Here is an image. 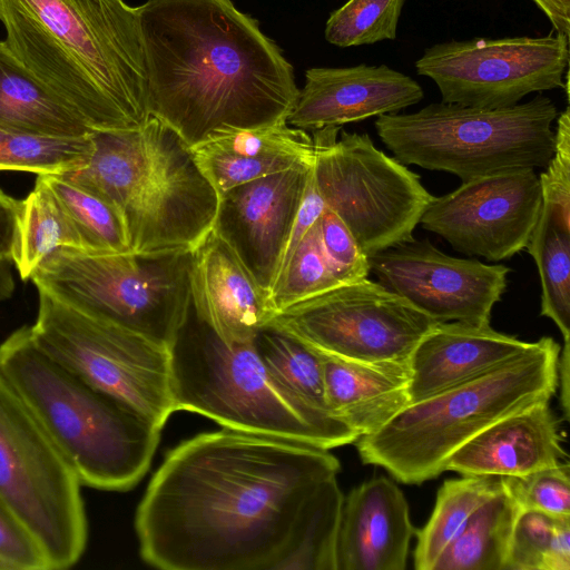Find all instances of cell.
Instances as JSON below:
<instances>
[{
    "label": "cell",
    "mask_w": 570,
    "mask_h": 570,
    "mask_svg": "<svg viewBox=\"0 0 570 570\" xmlns=\"http://www.w3.org/2000/svg\"><path fill=\"white\" fill-rule=\"evenodd\" d=\"M338 471L316 446L198 434L167 453L137 507L140 557L164 570H272L307 500Z\"/></svg>",
    "instance_id": "1"
},
{
    "label": "cell",
    "mask_w": 570,
    "mask_h": 570,
    "mask_svg": "<svg viewBox=\"0 0 570 570\" xmlns=\"http://www.w3.org/2000/svg\"><path fill=\"white\" fill-rule=\"evenodd\" d=\"M138 12L149 116L190 148L286 121L299 92L293 67L230 0H147Z\"/></svg>",
    "instance_id": "2"
},
{
    "label": "cell",
    "mask_w": 570,
    "mask_h": 570,
    "mask_svg": "<svg viewBox=\"0 0 570 570\" xmlns=\"http://www.w3.org/2000/svg\"><path fill=\"white\" fill-rule=\"evenodd\" d=\"M13 56L92 130L149 119L138 7L124 0H0Z\"/></svg>",
    "instance_id": "3"
},
{
    "label": "cell",
    "mask_w": 570,
    "mask_h": 570,
    "mask_svg": "<svg viewBox=\"0 0 570 570\" xmlns=\"http://www.w3.org/2000/svg\"><path fill=\"white\" fill-rule=\"evenodd\" d=\"M90 138L89 160L59 176L119 214L130 252L193 250L212 232L219 195L171 127L150 116L139 128Z\"/></svg>",
    "instance_id": "4"
},
{
    "label": "cell",
    "mask_w": 570,
    "mask_h": 570,
    "mask_svg": "<svg viewBox=\"0 0 570 570\" xmlns=\"http://www.w3.org/2000/svg\"><path fill=\"white\" fill-rule=\"evenodd\" d=\"M0 368L81 485L127 491L142 479L161 429L49 355L30 326L0 344Z\"/></svg>",
    "instance_id": "5"
},
{
    "label": "cell",
    "mask_w": 570,
    "mask_h": 570,
    "mask_svg": "<svg viewBox=\"0 0 570 570\" xmlns=\"http://www.w3.org/2000/svg\"><path fill=\"white\" fill-rule=\"evenodd\" d=\"M560 351L552 337H541L498 367L410 403L379 431L357 439L362 461L404 484L436 478L449 458L489 425L550 401Z\"/></svg>",
    "instance_id": "6"
},
{
    "label": "cell",
    "mask_w": 570,
    "mask_h": 570,
    "mask_svg": "<svg viewBox=\"0 0 570 570\" xmlns=\"http://www.w3.org/2000/svg\"><path fill=\"white\" fill-rule=\"evenodd\" d=\"M556 104L537 95L488 109L433 102L374 121L381 141L403 165L458 176L462 183L515 168H546L554 153Z\"/></svg>",
    "instance_id": "7"
},
{
    "label": "cell",
    "mask_w": 570,
    "mask_h": 570,
    "mask_svg": "<svg viewBox=\"0 0 570 570\" xmlns=\"http://www.w3.org/2000/svg\"><path fill=\"white\" fill-rule=\"evenodd\" d=\"M193 250L91 253L61 247L30 279L65 304L169 350L191 311Z\"/></svg>",
    "instance_id": "8"
},
{
    "label": "cell",
    "mask_w": 570,
    "mask_h": 570,
    "mask_svg": "<svg viewBox=\"0 0 570 570\" xmlns=\"http://www.w3.org/2000/svg\"><path fill=\"white\" fill-rule=\"evenodd\" d=\"M169 356L175 412L198 413L228 430L330 450L324 436L275 389L254 341L227 344L190 311Z\"/></svg>",
    "instance_id": "9"
},
{
    "label": "cell",
    "mask_w": 570,
    "mask_h": 570,
    "mask_svg": "<svg viewBox=\"0 0 570 570\" xmlns=\"http://www.w3.org/2000/svg\"><path fill=\"white\" fill-rule=\"evenodd\" d=\"M75 471L0 368V501L41 547L49 570L75 566L88 522Z\"/></svg>",
    "instance_id": "10"
},
{
    "label": "cell",
    "mask_w": 570,
    "mask_h": 570,
    "mask_svg": "<svg viewBox=\"0 0 570 570\" xmlns=\"http://www.w3.org/2000/svg\"><path fill=\"white\" fill-rule=\"evenodd\" d=\"M313 131V176L327 208L370 257L412 239L432 199L420 176L377 149L368 134Z\"/></svg>",
    "instance_id": "11"
},
{
    "label": "cell",
    "mask_w": 570,
    "mask_h": 570,
    "mask_svg": "<svg viewBox=\"0 0 570 570\" xmlns=\"http://www.w3.org/2000/svg\"><path fill=\"white\" fill-rule=\"evenodd\" d=\"M31 328L38 345L91 385L159 429L175 412L169 350L38 291Z\"/></svg>",
    "instance_id": "12"
},
{
    "label": "cell",
    "mask_w": 570,
    "mask_h": 570,
    "mask_svg": "<svg viewBox=\"0 0 570 570\" xmlns=\"http://www.w3.org/2000/svg\"><path fill=\"white\" fill-rule=\"evenodd\" d=\"M268 323L330 355L409 364L414 347L436 321L365 278L294 303Z\"/></svg>",
    "instance_id": "13"
},
{
    "label": "cell",
    "mask_w": 570,
    "mask_h": 570,
    "mask_svg": "<svg viewBox=\"0 0 570 570\" xmlns=\"http://www.w3.org/2000/svg\"><path fill=\"white\" fill-rule=\"evenodd\" d=\"M568 63L569 38L551 32L435 43L424 49L415 69L434 81L443 102L497 109L562 88Z\"/></svg>",
    "instance_id": "14"
},
{
    "label": "cell",
    "mask_w": 570,
    "mask_h": 570,
    "mask_svg": "<svg viewBox=\"0 0 570 570\" xmlns=\"http://www.w3.org/2000/svg\"><path fill=\"white\" fill-rule=\"evenodd\" d=\"M542 205L534 168H515L463 181L432 197L420 224L453 249L490 262L525 248Z\"/></svg>",
    "instance_id": "15"
},
{
    "label": "cell",
    "mask_w": 570,
    "mask_h": 570,
    "mask_svg": "<svg viewBox=\"0 0 570 570\" xmlns=\"http://www.w3.org/2000/svg\"><path fill=\"white\" fill-rule=\"evenodd\" d=\"M379 283L436 322L490 323L510 268L458 258L429 239H410L370 256Z\"/></svg>",
    "instance_id": "16"
},
{
    "label": "cell",
    "mask_w": 570,
    "mask_h": 570,
    "mask_svg": "<svg viewBox=\"0 0 570 570\" xmlns=\"http://www.w3.org/2000/svg\"><path fill=\"white\" fill-rule=\"evenodd\" d=\"M313 163L247 181L219 196L213 229L268 292L277 278Z\"/></svg>",
    "instance_id": "17"
},
{
    "label": "cell",
    "mask_w": 570,
    "mask_h": 570,
    "mask_svg": "<svg viewBox=\"0 0 570 570\" xmlns=\"http://www.w3.org/2000/svg\"><path fill=\"white\" fill-rule=\"evenodd\" d=\"M424 97L421 85L386 65L311 68L286 121L302 130L397 114Z\"/></svg>",
    "instance_id": "18"
},
{
    "label": "cell",
    "mask_w": 570,
    "mask_h": 570,
    "mask_svg": "<svg viewBox=\"0 0 570 570\" xmlns=\"http://www.w3.org/2000/svg\"><path fill=\"white\" fill-rule=\"evenodd\" d=\"M191 311L227 344L253 342L275 314L264 289L214 230L193 249Z\"/></svg>",
    "instance_id": "19"
},
{
    "label": "cell",
    "mask_w": 570,
    "mask_h": 570,
    "mask_svg": "<svg viewBox=\"0 0 570 570\" xmlns=\"http://www.w3.org/2000/svg\"><path fill=\"white\" fill-rule=\"evenodd\" d=\"M414 534L399 487L384 476L364 482L343 501L336 570H404Z\"/></svg>",
    "instance_id": "20"
},
{
    "label": "cell",
    "mask_w": 570,
    "mask_h": 570,
    "mask_svg": "<svg viewBox=\"0 0 570 570\" xmlns=\"http://www.w3.org/2000/svg\"><path fill=\"white\" fill-rule=\"evenodd\" d=\"M488 324L436 322L409 360L410 401L416 402L505 363L529 346Z\"/></svg>",
    "instance_id": "21"
},
{
    "label": "cell",
    "mask_w": 570,
    "mask_h": 570,
    "mask_svg": "<svg viewBox=\"0 0 570 570\" xmlns=\"http://www.w3.org/2000/svg\"><path fill=\"white\" fill-rule=\"evenodd\" d=\"M566 451L549 402L492 423L459 448L445 471L462 475L521 476L557 465Z\"/></svg>",
    "instance_id": "22"
},
{
    "label": "cell",
    "mask_w": 570,
    "mask_h": 570,
    "mask_svg": "<svg viewBox=\"0 0 570 570\" xmlns=\"http://www.w3.org/2000/svg\"><path fill=\"white\" fill-rule=\"evenodd\" d=\"M191 151L219 196L247 181L312 164L315 157L312 136L287 121L216 134Z\"/></svg>",
    "instance_id": "23"
},
{
    "label": "cell",
    "mask_w": 570,
    "mask_h": 570,
    "mask_svg": "<svg viewBox=\"0 0 570 570\" xmlns=\"http://www.w3.org/2000/svg\"><path fill=\"white\" fill-rule=\"evenodd\" d=\"M254 345L281 396L324 436L330 449L357 441L360 435L327 406L321 351L269 323L257 333Z\"/></svg>",
    "instance_id": "24"
},
{
    "label": "cell",
    "mask_w": 570,
    "mask_h": 570,
    "mask_svg": "<svg viewBox=\"0 0 570 570\" xmlns=\"http://www.w3.org/2000/svg\"><path fill=\"white\" fill-rule=\"evenodd\" d=\"M322 367L331 413L360 436L375 433L411 403L409 364L365 363L322 352Z\"/></svg>",
    "instance_id": "25"
},
{
    "label": "cell",
    "mask_w": 570,
    "mask_h": 570,
    "mask_svg": "<svg viewBox=\"0 0 570 570\" xmlns=\"http://www.w3.org/2000/svg\"><path fill=\"white\" fill-rule=\"evenodd\" d=\"M0 128L57 137L94 130L0 41Z\"/></svg>",
    "instance_id": "26"
},
{
    "label": "cell",
    "mask_w": 570,
    "mask_h": 570,
    "mask_svg": "<svg viewBox=\"0 0 570 570\" xmlns=\"http://www.w3.org/2000/svg\"><path fill=\"white\" fill-rule=\"evenodd\" d=\"M519 512L503 484L444 548L432 570H504Z\"/></svg>",
    "instance_id": "27"
},
{
    "label": "cell",
    "mask_w": 570,
    "mask_h": 570,
    "mask_svg": "<svg viewBox=\"0 0 570 570\" xmlns=\"http://www.w3.org/2000/svg\"><path fill=\"white\" fill-rule=\"evenodd\" d=\"M541 284V315L554 322L570 343V216L542 204L525 246Z\"/></svg>",
    "instance_id": "28"
},
{
    "label": "cell",
    "mask_w": 570,
    "mask_h": 570,
    "mask_svg": "<svg viewBox=\"0 0 570 570\" xmlns=\"http://www.w3.org/2000/svg\"><path fill=\"white\" fill-rule=\"evenodd\" d=\"M502 489L503 480L499 475H463L446 480L439 489L429 521L415 531L414 568L432 570L441 552L473 513Z\"/></svg>",
    "instance_id": "29"
},
{
    "label": "cell",
    "mask_w": 570,
    "mask_h": 570,
    "mask_svg": "<svg viewBox=\"0 0 570 570\" xmlns=\"http://www.w3.org/2000/svg\"><path fill=\"white\" fill-rule=\"evenodd\" d=\"M344 497L336 476L304 505L292 537L272 570H336V542Z\"/></svg>",
    "instance_id": "30"
},
{
    "label": "cell",
    "mask_w": 570,
    "mask_h": 570,
    "mask_svg": "<svg viewBox=\"0 0 570 570\" xmlns=\"http://www.w3.org/2000/svg\"><path fill=\"white\" fill-rule=\"evenodd\" d=\"M61 247L80 248L76 232L55 195L38 176L33 189L20 200L11 259L23 279Z\"/></svg>",
    "instance_id": "31"
},
{
    "label": "cell",
    "mask_w": 570,
    "mask_h": 570,
    "mask_svg": "<svg viewBox=\"0 0 570 570\" xmlns=\"http://www.w3.org/2000/svg\"><path fill=\"white\" fill-rule=\"evenodd\" d=\"M48 185L77 234L91 253H127L129 242L119 214L105 200L59 175H38Z\"/></svg>",
    "instance_id": "32"
},
{
    "label": "cell",
    "mask_w": 570,
    "mask_h": 570,
    "mask_svg": "<svg viewBox=\"0 0 570 570\" xmlns=\"http://www.w3.org/2000/svg\"><path fill=\"white\" fill-rule=\"evenodd\" d=\"M92 142L85 137H57L0 128V170L61 175L82 167Z\"/></svg>",
    "instance_id": "33"
},
{
    "label": "cell",
    "mask_w": 570,
    "mask_h": 570,
    "mask_svg": "<svg viewBox=\"0 0 570 570\" xmlns=\"http://www.w3.org/2000/svg\"><path fill=\"white\" fill-rule=\"evenodd\" d=\"M504 570H570V517L520 510Z\"/></svg>",
    "instance_id": "34"
},
{
    "label": "cell",
    "mask_w": 570,
    "mask_h": 570,
    "mask_svg": "<svg viewBox=\"0 0 570 570\" xmlns=\"http://www.w3.org/2000/svg\"><path fill=\"white\" fill-rule=\"evenodd\" d=\"M405 0H347L325 24V39L340 48L394 40Z\"/></svg>",
    "instance_id": "35"
},
{
    "label": "cell",
    "mask_w": 570,
    "mask_h": 570,
    "mask_svg": "<svg viewBox=\"0 0 570 570\" xmlns=\"http://www.w3.org/2000/svg\"><path fill=\"white\" fill-rule=\"evenodd\" d=\"M504 488L520 510L570 517L569 464L541 469L521 476H502Z\"/></svg>",
    "instance_id": "36"
},
{
    "label": "cell",
    "mask_w": 570,
    "mask_h": 570,
    "mask_svg": "<svg viewBox=\"0 0 570 570\" xmlns=\"http://www.w3.org/2000/svg\"><path fill=\"white\" fill-rule=\"evenodd\" d=\"M317 224L324 252L337 281L346 284L367 278L371 272L368 256L340 216L325 207Z\"/></svg>",
    "instance_id": "37"
},
{
    "label": "cell",
    "mask_w": 570,
    "mask_h": 570,
    "mask_svg": "<svg viewBox=\"0 0 570 570\" xmlns=\"http://www.w3.org/2000/svg\"><path fill=\"white\" fill-rule=\"evenodd\" d=\"M542 204L570 215V110L562 111L554 131V153L539 177Z\"/></svg>",
    "instance_id": "38"
},
{
    "label": "cell",
    "mask_w": 570,
    "mask_h": 570,
    "mask_svg": "<svg viewBox=\"0 0 570 570\" xmlns=\"http://www.w3.org/2000/svg\"><path fill=\"white\" fill-rule=\"evenodd\" d=\"M0 563L6 570H49L37 540L1 501Z\"/></svg>",
    "instance_id": "39"
},
{
    "label": "cell",
    "mask_w": 570,
    "mask_h": 570,
    "mask_svg": "<svg viewBox=\"0 0 570 570\" xmlns=\"http://www.w3.org/2000/svg\"><path fill=\"white\" fill-rule=\"evenodd\" d=\"M20 200L0 188V262L11 258Z\"/></svg>",
    "instance_id": "40"
},
{
    "label": "cell",
    "mask_w": 570,
    "mask_h": 570,
    "mask_svg": "<svg viewBox=\"0 0 570 570\" xmlns=\"http://www.w3.org/2000/svg\"><path fill=\"white\" fill-rule=\"evenodd\" d=\"M557 33L570 36V0H532Z\"/></svg>",
    "instance_id": "41"
},
{
    "label": "cell",
    "mask_w": 570,
    "mask_h": 570,
    "mask_svg": "<svg viewBox=\"0 0 570 570\" xmlns=\"http://www.w3.org/2000/svg\"><path fill=\"white\" fill-rule=\"evenodd\" d=\"M558 370L560 371L561 381V406L566 419H568L570 411V343H563V347H561L558 360Z\"/></svg>",
    "instance_id": "42"
},
{
    "label": "cell",
    "mask_w": 570,
    "mask_h": 570,
    "mask_svg": "<svg viewBox=\"0 0 570 570\" xmlns=\"http://www.w3.org/2000/svg\"><path fill=\"white\" fill-rule=\"evenodd\" d=\"M0 570H6L4 567L0 563Z\"/></svg>",
    "instance_id": "43"
}]
</instances>
